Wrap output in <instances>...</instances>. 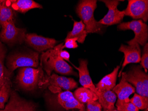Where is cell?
I'll use <instances>...</instances> for the list:
<instances>
[{
    "instance_id": "6da1fadb",
    "label": "cell",
    "mask_w": 148,
    "mask_h": 111,
    "mask_svg": "<svg viewBox=\"0 0 148 111\" xmlns=\"http://www.w3.org/2000/svg\"><path fill=\"white\" fill-rule=\"evenodd\" d=\"M63 44H59L45 52H42L40 65L46 72L47 76H51L53 70L62 75L77 76L72 68L60 57L59 53Z\"/></svg>"
},
{
    "instance_id": "7a4b0ae2",
    "label": "cell",
    "mask_w": 148,
    "mask_h": 111,
    "mask_svg": "<svg viewBox=\"0 0 148 111\" xmlns=\"http://www.w3.org/2000/svg\"><path fill=\"white\" fill-rule=\"evenodd\" d=\"M18 86L26 91H32L40 87L45 81V75L40 66L38 68H21L16 78Z\"/></svg>"
},
{
    "instance_id": "3957f363",
    "label": "cell",
    "mask_w": 148,
    "mask_h": 111,
    "mask_svg": "<svg viewBox=\"0 0 148 111\" xmlns=\"http://www.w3.org/2000/svg\"><path fill=\"white\" fill-rule=\"evenodd\" d=\"M97 2L96 0H82L76 7V13L84 24L87 34L99 33L103 28V25L99 24L94 18Z\"/></svg>"
},
{
    "instance_id": "277c9868",
    "label": "cell",
    "mask_w": 148,
    "mask_h": 111,
    "mask_svg": "<svg viewBox=\"0 0 148 111\" xmlns=\"http://www.w3.org/2000/svg\"><path fill=\"white\" fill-rule=\"evenodd\" d=\"M117 28L120 30H132L134 32L135 37L133 39L127 42L129 46L138 44L144 46L147 43L148 26L142 20H134L129 22L120 23Z\"/></svg>"
},
{
    "instance_id": "5b68a950",
    "label": "cell",
    "mask_w": 148,
    "mask_h": 111,
    "mask_svg": "<svg viewBox=\"0 0 148 111\" xmlns=\"http://www.w3.org/2000/svg\"><path fill=\"white\" fill-rule=\"evenodd\" d=\"M126 81L135 87L137 94L148 98V76L142 69L141 66L132 68L125 72Z\"/></svg>"
},
{
    "instance_id": "8992f818",
    "label": "cell",
    "mask_w": 148,
    "mask_h": 111,
    "mask_svg": "<svg viewBox=\"0 0 148 111\" xmlns=\"http://www.w3.org/2000/svg\"><path fill=\"white\" fill-rule=\"evenodd\" d=\"M39 64V53L36 52L12 55L6 62L7 68L12 72L19 68H37Z\"/></svg>"
},
{
    "instance_id": "52a82bcc",
    "label": "cell",
    "mask_w": 148,
    "mask_h": 111,
    "mask_svg": "<svg viewBox=\"0 0 148 111\" xmlns=\"http://www.w3.org/2000/svg\"><path fill=\"white\" fill-rule=\"evenodd\" d=\"M0 39L8 44L23 43L25 40L26 30L16 27L13 20L1 25Z\"/></svg>"
},
{
    "instance_id": "ba28073f",
    "label": "cell",
    "mask_w": 148,
    "mask_h": 111,
    "mask_svg": "<svg viewBox=\"0 0 148 111\" xmlns=\"http://www.w3.org/2000/svg\"><path fill=\"white\" fill-rule=\"evenodd\" d=\"M105 3L108 9V12L104 17L98 21L102 25L111 26L119 24L122 22L124 17L123 11H120L118 9L119 1L117 0H103L101 1Z\"/></svg>"
},
{
    "instance_id": "9c48e42d",
    "label": "cell",
    "mask_w": 148,
    "mask_h": 111,
    "mask_svg": "<svg viewBox=\"0 0 148 111\" xmlns=\"http://www.w3.org/2000/svg\"><path fill=\"white\" fill-rule=\"evenodd\" d=\"M51 87L50 89L60 88L66 91H70L78 86V84L73 78L60 76L55 73L51 76L45 75V81L39 88H46Z\"/></svg>"
},
{
    "instance_id": "30bf717a",
    "label": "cell",
    "mask_w": 148,
    "mask_h": 111,
    "mask_svg": "<svg viewBox=\"0 0 148 111\" xmlns=\"http://www.w3.org/2000/svg\"><path fill=\"white\" fill-rule=\"evenodd\" d=\"M125 16L134 19H140L147 22L148 19V0H129L127 8L124 10Z\"/></svg>"
},
{
    "instance_id": "8fae6325",
    "label": "cell",
    "mask_w": 148,
    "mask_h": 111,
    "mask_svg": "<svg viewBox=\"0 0 148 111\" xmlns=\"http://www.w3.org/2000/svg\"><path fill=\"white\" fill-rule=\"evenodd\" d=\"M36 108L35 103L21 98L16 92L11 90L8 103L0 111H35Z\"/></svg>"
},
{
    "instance_id": "7c38bea8",
    "label": "cell",
    "mask_w": 148,
    "mask_h": 111,
    "mask_svg": "<svg viewBox=\"0 0 148 111\" xmlns=\"http://www.w3.org/2000/svg\"><path fill=\"white\" fill-rule=\"evenodd\" d=\"M25 41L39 52L53 48L57 43L55 39L38 36L35 33L26 34Z\"/></svg>"
},
{
    "instance_id": "4fadbf2b",
    "label": "cell",
    "mask_w": 148,
    "mask_h": 111,
    "mask_svg": "<svg viewBox=\"0 0 148 111\" xmlns=\"http://www.w3.org/2000/svg\"><path fill=\"white\" fill-rule=\"evenodd\" d=\"M112 90L118 97L116 103V106L117 107L123 103L130 102V96L135 92L136 89L126 81L125 72H123L122 73V78L119 83L116 85Z\"/></svg>"
},
{
    "instance_id": "5bb4252c",
    "label": "cell",
    "mask_w": 148,
    "mask_h": 111,
    "mask_svg": "<svg viewBox=\"0 0 148 111\" xmlns=\"http://www.w3.org/2000/svg\"><path fill=\"white\" fill-rule=\"evenodd\" d=\"M54 99L55 102L58 105L66 110L85 109L84 104L77 101L74 97L73 93L70 91L59 92L56 95Z\"/></svg>"
},
{
    "instance_id": "9a60e30c",
    "label": "cell",
    "mask_w": 148,
    "mask_h": 111,
    "mask_svg": "<svg viewBox=\"0 0 148 111\" xmlns=\"http://www.w3.org/2000/svg\"><path fill=\"white\" fill-rule=\"evenodd\" d=\"M119 51L123 52L124 54V61L119 74V77H120L124 68L128 64L139 63L141 59V51L138 44L132 46H125L122 44L119 49Z\"/></svg>"
},
{
    "instance_id": "2e32d148",
    "label": "cell",
    "mask_w": 148,
    "mask_h": 111,
    "mask_svg": "<svg viewBox=\"0 0 148 111\" xmlns=\"http://www.w3.org/2000/svg\"><path fill=\"white\" fill-rule=\"evenodd\" d=\"M79 67H76L74 65L73 66L79 72L80 83L83 87L90 89L98 96L99 91L93 84L87 68L88 61L86 60L80 59L79 60Z\"/></svg>"
},
{
    "instance_id": "e0dca14e",
    "label": "cell",
    "mask_w": 148,
    "mask_h": 111,
    "mask_svg": "<svg viewBox=\"0 0 148 111\" xmlns=\"http://www.w3.org/2000/svg\"><path fill=\"white\" fill-rule=\"evenodd\" d=\"M120 66H117L113 71L105 76L96 85L98 91H110L116 86L117 76L119 69Z\"/></svg>"
},
{
    "instance_id": "ac0fdd59",
    "label": "cell",
    "mask_w": 148,
    "mask_h": 111,
    "mask_svg": "<svg viewBox=\"0 0 148 111\" xmlns=\"http://www.w3.org/2000/svg\"><path fill=\"white\" fill-rule=\"evenodd\" d=\"M9 3L13 11L21 13H25L30 10L36 8H43L41 5L32 0L9 1Z\"/></svg>"
},
{
    "instance_id": "d6986e66",
    "label": "cell",
    "mask_w": 148,
    "mask_h": 111,
    "mask_svg": "<svg viewBox=\"0 0 148 111\" xmlns=\"http://www.w3.org/2000/svg\"><path fill=\"white\" fill-rule=\"evenodd\" d=\"M99 92L98 96L99 102L104 110L115 109L114 105L117 99L116 94L111 90L99 91Z\"/></svg>"
},
{
    "instance_id": "ffe728a7",
    "label": "cell",
    "mask_w": 148,
    "mask_h": 111,
    "mask_svg": "<svg viewBox=\"0 0 148 111\" xmlns=\"http://www.w3.org/2000/svg\"><path fill=\"white\" fill-rule=\"evenodd\" d=\"M74 22L73 29L68 33L66 39L76 38L78 42L84 43L87 34L85 26L81 20L80 21L74 20Z\"/></svg>"
},
{
    "instance_id": "44dd1931",
    "label": "cell",
    "mask_w": 148,
    "mask_h": 111,
    "mask_svg": "<svg viewBox=\"0 0 148 111\" xmlns=\"http://www.w3.org/2000/svg\"><path fill=\"white\" fill-rule=\"evenodd\" d=\"M5 53V47L0 42V90L5 83L10 81L12 74L4 64Z\"/></svg>"
},
{
    "instance_id": "7402d4cb",
    "label": "cell",
    "mask_w": 148,
    "mask_h": 111,
    "mask_svg": "<svg viewBox=\"0 0 148 111\" xmlns=\"http://www.w3.org/2000/svg\"><path fill=\"white\" fill-rule=\"evenodd\" d=\"M74 97L81 103H88L98 100V97L91 90L84 87L79 88L74 92Z\"/></svg>"
},
{
    "instance_id": "603a6c76",
    "label": "cell",
    "mask_w": 148,
    "mask_h": 111,
    "mask_svg": "<svg viewBox=\"0 0 148 111\" xmlns=\"http://www.w3.org/2000/svg\"><path fill=\"white\" fill-rule=\"evenodd\" d=\"M13 12L9 1H0V25L13 20Z\"/></svg>"
},
{
    "instance_id": "cb8c5ba5",
    "label": "cell",
    "mask_w": 148,
    "mask_h": 111,
    "mask_svg": "<svg viewBox=\"0 0 148 111\" xmlns=\"http://www.w3.org/2000/svg\"><path fill=\"white\" fill-rule=\"evenodd\" d=\"M130 102L134 104L139 109L145 110L148 109V98L143 97L135 93L133 97L130 100Z\"/></svg>"
},
{
    "instance_id": "d4e9b609",
    "label": "cell",
    "mask_w": 148,
    "mask_h": 111,
    "mask_svg": "<svg viewBox=\"0 0 148 111\" xmlns=\"http://www.w3.org/2000/svg\"><path fill=\"white\" fill-rule=\"evenodd\" d=\"M141 66L144 69L145 72L147 73L148 69V44L144 46L143 52V56L140 59Z\"/></svg>"
},
{
    "instance_id": "484cf974",
    "label": "cell",
    "mask_w": 148,
    "mask_h": 111,
    "mask_svg": "<svg viewBox=\"0 0 148 111\" xmlns=\"http://www.w3.org/2000/svg\"><path fill=\"white\" fill-rule=\"evenodd\" d=\"M117 108V110L120 111H139V109L130 102L118 106ZM145 111H148V109Z\"/></svg>"
},
{
    "instance_id": "4316f807",
    "label": "cell",
    "mask_w": 148,
    "mask_h": 111,
    "mask_svg": "<svg viewBox=\"0 0 148 111\" xmlns=\"http://www.w3.org/2000/svg\"><path fill=\"white\" fill-rule=\"evenodd\" d=\"M77 39L76 38H70L65 40L64 45L62 46L61 49L64 50V48H76L78 47V44L76 41Z\"/></svg>"
},
{
    "instance_id": "83f0119b",
    "label": "cell",
    "mask_w": 148,
    "mask_h": 111,
    "mask_svg": "<svg viewBox=\"0 0 148 111\" xmlns=\"http://www.w3.org/2000/svg\"><path fill=\"white\" fill-rule=\"evenodd\" d=\"M87 104L86 111H102V106L99 102L96 101H92L88 103Z\"/></svg>"
},
{
    "instance_id": "f1b7e54d",
    "label": "cell",
    "mask_w": 148,
    "mask_h": 111,
    "mask_svg": "<svg viewBox=\"0 0 148 111\" xmlns=\"http://www.w3.org/2000/svg\"><path fill=\"white\" fill-rule=\"evenodd\" d=\"M60 57H61L63 60L70 62L69 59L70 55L69 52L66 50H64L61 49L59 53Z\"/></svg>"
},
{
    "instance_id": "f546056e",
    "label": "cell",
    "mask_w": 148,
    "mask_h": 111,
    "mask_svg": "<svg viewBox=\"0 0 148 111\" xmlns=\"http://www.w3.org/2000/svg\"><path fill=\"white\" fill-rule=\"evenodd\" d=\"M103 111H119V110H115V109H114V110H103Z\"/></svg>"
},
{
    "instance_id": "4dcf8cb0",
    "label": "cell",
    "mask_w": 148,
    "mask_h": 111,
    "mask_svg": "<svg viewBox=\"0 0 148 111\" xmlns=\"http://www.w3.org/2000/svg\"><path fill=\"white\" fill-rule=\"evenodd\" d=\"M79 111H86V109H80V110H79Z\"/></svg>"
}]
</instances>
